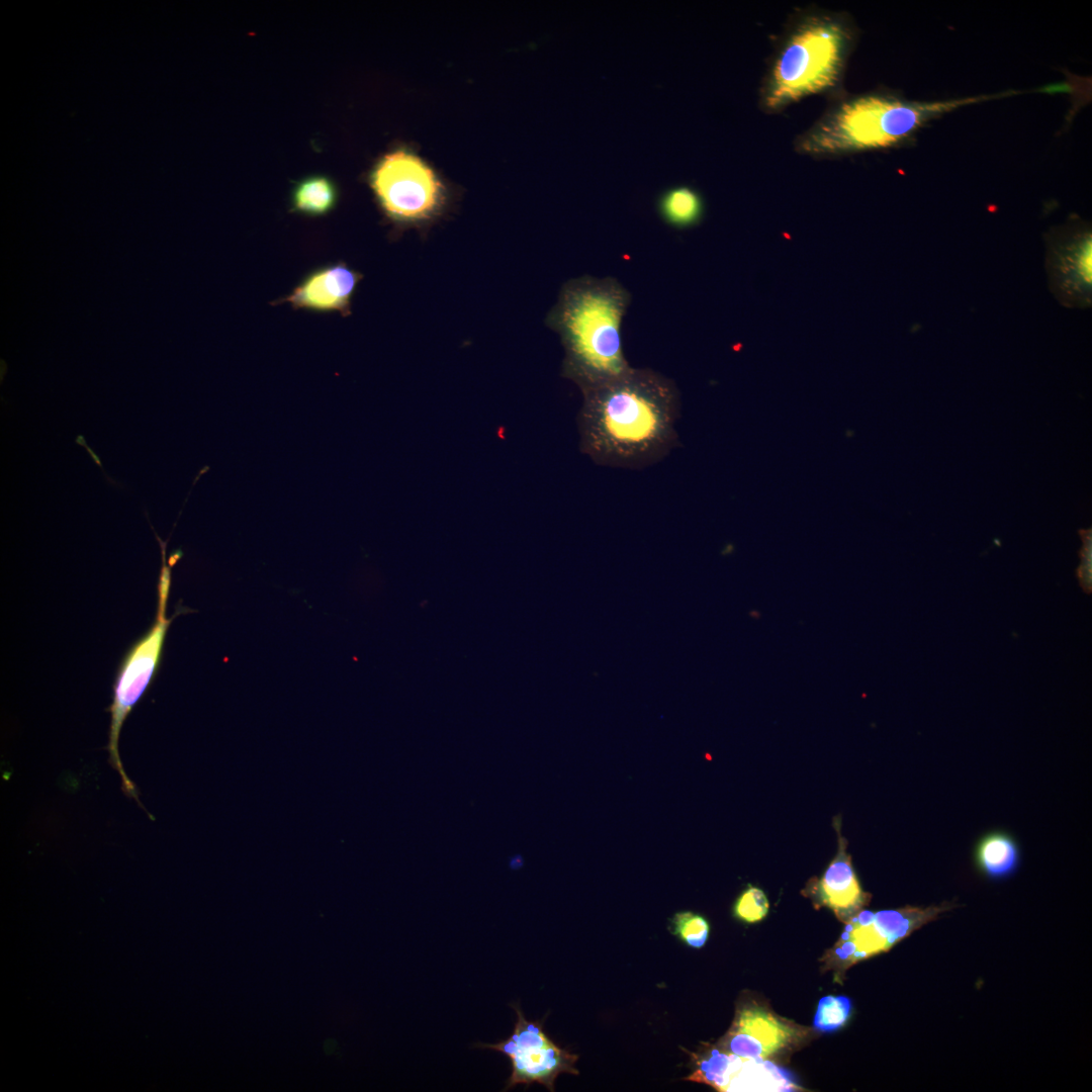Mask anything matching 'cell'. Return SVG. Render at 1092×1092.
<instances>
[{
    "mask_svg": "<svg viewBox=\"0 0 1092 1092\" xmlns=\"http://www.w3.org/2000/svg\"><path fill=\"white\" fill-rule=\"evenodd\" d=\"M580 449L601 466L642 469L676 442L679 395L673 381L649 368L581 391Z\"/></svg>",
    "mask_w": 1092,
    "mask_h": 1092,
    "instance_id": "obj_1",
    "label": "cell"
},
{
    "mask_svg": "<svg viewBox=\"0 0 1092 1092\" xmlns=\"http://www.w3.org/2000/svg\"><path fill=\"white\" fill-rule=\"evenodd\" d=\"M631 294L614 277L583 275L567 281L548 314L560 336L563 374L581 391L615 380L631 369L623 348L622 324Z\"/></svg>",
    "mask_w": 1092,
    "mask_h": 1092,
    "instance_id": "obj_2",
    "label": "cell"
},
{
    "mask_svg": "<svg viewBox=\"0 0 1092 1092\" xmlns=\"http://www.w3.org/2000/svg\"><path fill=\"white\" fill-rule=\"evenodd\" d=\"M1003 96L1008 93L927 103L881 96L861 97L842 105L808 134L802 149L809 153L829 154L887 147L905 139L935 116L970 103Z\"/></svg>",
    "mask_w": 1092,
    "mask_h": 1092,
    "instance_id": "obj_3",
    "label": "cell"
},
{
    "mask_svg": "<svg viewBox=\"0 0 1092 1092\" xmlns=\"http://www.w3.org/2000/svg\"><path fill=\"white\" fill-rule=\"evenodd\" d=\"M161 548L162 566L157 583V611L153 624L124 654L113 685V699L109 707L110 727L109 762L119 774L123 793L141 805L134 784L122 766L118 740L124 721L144 696L157 675L169 626L174 619L167 617V603L171 586L172 565L166 559L167 541L155 535Z\"/></svg>",
    "mask_w": 1092,
    "mask_h": 1092,
    "instance_id": "obj_4",
    "label": "cell"
},
{
    "mask_svg": "<svg viewBox=\"0 0 1092 1092\" xmlns=\"http://www.w3.org/2000/svg\"><path fill=\"white\" fill-rule=\"evenodd\" d=\"M846 35L833 21H812L800 28L778 59L765 94L768 108H778L834 85Z\"/></svg>",
    "mask_w": 1092,
    "mask_h": 1092,
    "instance_id": "obj_5",
    "label": "cell"
},
{
    "mask_svg": "<svg viewBox=\"0 0 1092 1092\" xmlns=\"http://www.w3.org/2000/svg\"><path fill=\"white\" fill-rule=\"evenodd\" d=\"M370 185L385 214L400 223L431 219L446 199L445 187L435 171L406 150L381 158L370 174Z\"/></svg>",
    "mask_w": 1092,
    "mask_h": 1092,
    "instance_id": "obj_6",
    "label": "cell"
},
{
    "mask_svg": "<svg viewBox=\"0 0 1092 1092\" xmlns=\"http://www.w3.org/2000/svg\"><path fill=\"white\" fill-rule=\"evenodd\" d=\"M517 1021L512 1033L494 1043L477 1042L479 1049H488L505 1055L511 1063V1075L504 1091L517 1085L529 1087L533 1083L554 1091V1082L560 1074L578 1075L575 1063L577 1055L556 1044L544 1031L543 1020H528L518 1002L511 1003Z\"/></svg>",
    "mask_w": 1092,
    "mask_h": 1092,
    "instance_id": "obj_7",
    "label": "cell"
},
{
    "mask_svg": "<svg viewBox=\"0 0 1092 1092\" xmlns=\"http://www.w3.org/2000/svg\"><path fill=\"white\" fill-rule=\"evenodd\" d=\"M949 908L950 905L943 904L878 912L861 910L845 922L841 936L827 953V965L846 969L858 961L886 951Z\"/></svg>",
    "mask_w": 1092,
    "mask_h": 1092,
    "instance_id": "obj_8",
    "label": "cell"
},
{
    "mask_svg": "<svg viewBox=\"0 0 1092 1092\" xmlns=\"http://www.w3.org/2000/svg\"><path fill=\"white\" fill-rule=\"evenodd\" d=\"M687 1080L719 1091H795L800 1088L788 1070L766 1061L737 1056L722 1048L711 1049L695 1062Z\"/></svg>",
    "mask_w": 1092,
    "mask_h": 1092,
    "instance_id": "obj_9",
    "label": "cell"
},
{
    "mask_svg": "<svg viewBox=\"0 0 1092 1092\" xmlns=\"http://www.w3.org/2000/svg\"><path fill=\"white\" fill-rule=\"evenodd\" d=\"M1046 270L1051 290L1067 306L1091 303L1092 236L1088 229L1057 232L1048 243Z\"/></svg>",
    "mask_w": 1092,
    "mask_h": 1092,
    "instance_id": "obj_10",
    "label": "cell"
},
{
    "mask_svg": "<svg viewBox=\"0 0 1092 1092\" xmlns=\"http://www.w3.org/2000/svg\"><path fill=\"white\" fill-rule=\"evenodd\" d=\"M798 1030L769 1011L745 1006L737 1011L721 1048L740 1057L766 1059L789 1045Z\"/></svg>",
    "mask_w": 1092,
    "mask_h": 1092,
    "instance_id": "obj_11",
    "label": "cell"
},
{
    "mask_svg": "<svg viewBox=\"0 0 1092 1092\" xmlns=\"http://www.w3.org/2000/svg\"><path fill=\"white\" fill-rule=\"evenodd\" d=\"M834 827L837 831V852L820 880L813 879L805 894L818 906L831 909L836 917L847 922L869 903V894L860 888L846 850L847 841L840 833V822L836 818Z\"/></svg>",
    "mask_w": 1092,
    "mask_h": 1092,
    "instance_id": "obj_12",
    "label": "cell"
},
{
    "mask_svg": "<svg viewBox=\"0 0 1092 1092\" xmlns=\"http://www.w3.org/2000/svg\"><path fill=\"white\" fill-rule=\"evenodd\" d=\"M362 276L345 263H335L309 273L282 301L294 308L350 312L351 297Z\"/></svg>",
    "mask_w": 1092,
    "mask_h": 1092,
    "instance_id": "obj_13",
    "label": "cell"
},
{
    "mask_svg": "<svg viewBox=\"0 0 1092 1092\" xmlns=\"http://www.w3.org/2000/svg\"><path fill=\"white\" fill-rule=\"evenodd\" d=\"M656 209L661 219L671 228L685 230L697 225L703 218L705 204L701 194L691 186H672L660 193Z\"/></svg>",
    "mask_w": 1092,
    "mask_h": 1092,
    "instance_id": "obj_14",
    "label": "cell"
},
{
    "mask_svg": "<svg viewBox=\"0 0 1092 1092\" xmlns=\"http://www.w3.org/2000/svg\"><path fill=\"white\" fill-rule=\"evenodd\" d=\"M975 858L979 869L990 878H1004L1012 874L1019 860L1015 840L1006 833L992 832L979 841Z\"/></svg>",
    "mask_w": 1092,
    "mask_h": 1092,
    "instance_id": "obj_15",
    "label": "cell"
},
{
    "mask_svg": "<svg viewBox=\"0 0 1092 1092\" xmlns=\"http://www.w3.org/2000/svg\"><path fill=\"white\" fill-rule=\"evenodd\" d=\"M337 199L335 183L323 175L303 178L295 184L291 193L293 210L311 216L327 214L335 207Z\"/></svg>",
    "mask_w": 1092,
    "mask_h": 1092,
    "instance_id": "obj_16",
    "label": "cell"
},
{
    "mask_svg": "<svg viewBox=\"0 0 1092 1092\" xmlns=\"http://www.w3.org/2000/svg\"><path fill=\"white\" fill-rule=\"evenodd\" d=\"M851 1002L845 996H825L820 999L814 1017V1027L820 1031H833L841 1027L849 1017Z\"/></svg>",
    "mask_w": 1092,
    "mask_h": 1092,
    "instance_id": "obj_17",
    "label": "cell"
},
{
    "mask_svg": "<svg viewBox=\"0 0 1092 1092\" xmlns=\"http://www.w3.org/2000/svg\"><path fill=\"white\" fill-rule=\"evenodd\" d=\"M672 932L688 945L700 948L708 938L709 923L691 911L677 912L671 919Z\"/></svg>",
    "mask_w": 1092,
    "mask_h": 1092,
    "instance_id": "obj_18",
    "label": "cell"
},
{
    "mask_svg": "<svg viewBox=\"0 0 1092 1092\" xmlns=\"http://www.w3.org/2000/svg\"><path fill=\"white\" fill-rule=\"evenodd\" d=\"M768 909L769 904L764 892L756 887L749 886L737 898L734 905V914L740 920L753 923L763 919Z\"/></svg>",
    "mask_w": 1092,
    "mask_h": 1092,
    "instance_id": "obj_19",
    "label": "cell"
},
{
    "mask_svg": "<svg viewBox=\"0 0 1092 1092\" xmlns=\"http://www.w3.org/2000/svg\"><path fill=\"white\" fill-rule=\"evenodd\" d=\"M1079 575L1085 588H1091V534L1086 532Z\"/></svg>",
    "mask_w": 1092,
    "mask_h": 1092,
    "instance_id": "obj_20",
    "label": "cell"
}]
</instances>
